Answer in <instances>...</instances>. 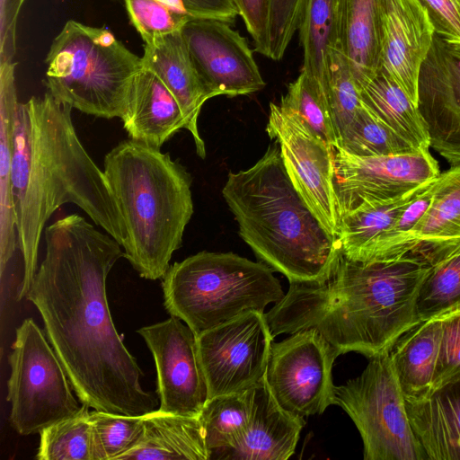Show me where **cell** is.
Returning <instances> with one entry per match:
<instances>
[{
	"instance_id": "44",
	"label": "cell",
	"mask_w": 460,
	"mask_h": 460,
	"mask_svg": "<svg viewBox=\"0 0 460 460\" xmlns=\"http://www.w3.org/2000/svg\"><path fill=\"white\" fill-rule=\"evenodd\" d=\"M24 0H0V63L13 62L17 17Z\"/></svg>"
},
{
	"instance_id": "8",
	"label": "cell",
	"mask_w": 460,
	"mask_h": 460,
	"mask_svg": "<svg viewBox=\"0 0 460 460\" xmlns=\"http://www.w3.org/2000/svg\"><path fill=\"white\" fill-rule=\"evenodd\" d=\"M335 404L357 427L365 460H426L410 424L389 353L369 358L362 373L335 386Z\"/></svg>"
},
{
	"instance_id": "3",
	"label": "cell",
	"mask_w": 460,
	"mask_h": 460,
	"mask_svg": "<svg viewBox=\"0 0 460 460\" xmlns=\"http://www.w3.org/2000/svg\"><path fill=\"white\" fill-rule=\"evenodd\" d=\"M30 117V153L23 176L13 189L18 248L23 274L17 299L26 296L38 266L46 222L62 205L72 203L121 246L124 223L104 172L90 157L75 129L72 107L49 93L25 102Z\"/></svg>"
},
{
	"instance_id": "16",
	"label": "cell",
	"mask_w": 460,
	"mask_h": 460,
	"mask_svg": "<svg viewBox=\"0 0 460 460\" xmlns=\"http://www.w3.org/2000/svg\"><path fill=\"white\" fill-rule=\"evenodd\" d=\"M418 108L430 147L451 165L460 164V56L436 34L420 71Z\"/></svg>"
},
{
	"instance_id": "13",
	"label": "cell",
	"mask_w": 460,
	"mask_h": 460,
	"mask_svg": "<svg viewBox=\"0 0 460 460\" xmlns=\"http://www.w3.org/2000/svg\"><path fill=\"white\" fill-rule=\"evenodd\" d=\"M332 184L339 217L364 202L398 198L440 174L429 149L358 156L332 146Z\"/></svg>"
},
{
	"instance_id": "33",
	"label": "cell",
	"mask_w": 460,
	"mask_h": 460,
	"mask_svg": "<svg viewBox=\"0 0 460 460\" xmlns=\"http://www.w3.org/2000/svg\"><path fill=\"white\" fill-rule=\"evenodd\" d=\"M437 178L401 210L373 244L364 261L396 260L412 254L415 248L412 232L433 199Z\"/></svg>"
},
{
	"instance_id": "19",
	"label": "cell",
	"mask_w": 460,
	"mask_h": 460,
	"mask_svg": "<svg viewBox=\"0 0 460 460\" xmlns=\"http://www.w3.org/2000/svg\"><path fill=\"white\" fill-rule=\"evenodd\" d=\"M142 58L144 66L153 70L178 101L196 152L205 158V143L198 129V119L203 104L213 97L193 64L181 31L145 42Z\"/></svg>"
},
{
	"instance_id": "40",
	"label": "cell",
	"mask_w": 460,
	"mask_h": 460,
	"mask_svg": "<svg viewBox=\"0 0 460 460\" xmlns=\"http://www.w3.org/2000/svg\"><path fill=\"white\" fill-rule=\"evenodd\" d=\"M305 0H271L269 58L279 61L299 26Z\"/></svg>"
},
{
	"instance_id": "39",
	"label": "cell",
	"mask_w": 460,
	"mask_h": 460,
	"mask_svg": "<svg viewBox=\"0 0 460 460\" xmlns=\"http://www.w3.org/2000/svg\"><path fill=\"white\" fill-rule=\"evenodd\" d=\"M460 382V309L442 314V336L433 378V392Z\"/></svg>"
},
{
	"instance_id": "42",
	"label": "cell",
	"mask_w": 460,
	"mask_h": 460,
	"mask_svg": "<svg viewBox=\"0 0 460 460\" xmlns=\"http://www.w3.org/2000/svg\"><path fill=\"white\" fill-rule=\"evenodd\" d=\"M252 38L255 51L269 58L271 0H232Z\"/></svg>"
},
{
	"instance_id": "25",
	"label": "cell",
	"mask_w": 460,
	"mask_h": 460,
	"mask_svg": "<svg viewBox=\"0 0 460 460\" xmlns=\"http://www.w3.org/2000/svg\"><path fill=\"white\" fill-rule=\"evenodd\" d=\"M15 63L0 64V272L18 247L12 187V160L16 111Z\"/></svg>"
},
{
	"instance_id": "2",
	"label": "cell",
	"mask_w": 460,
	"mask_h": 460,
	"mask_svg": "<svg viewBox=\"0 0 460 460\" xmlns=\"http://www.w3.org/2000/svg\"><path fill=\"white\" fill-rule=\"evenodd\" d=\"M431 266L409 254L396 260L356 261L341 253L331 277L318 285H289L265 314L273 338L315 329L340 355L371 358L389 353L420 322L417 299Z\"/></svg>"
},
{
	"instance_id": "22",
	"label": "cell",
	"mask_w": 460,
	"mask_h": 460,
	"mask_svg": "<svg viewBox=\"0 0 460 460\" xmlns=\"http://www.w3.org/2000/svg\"><path fill=\"white\" fill-rule=\"evenodd\" d=\"M412 237V255L431 267L460 252V164L438 176L433 199Z\"/></svg>"
},
{
	"instance_id": "6",
	"label": "cell",
	"mask_w": 460,
	"mask_h": 460,
	"mask_svg": "<svg viewBox=\"0 0 460 460\" xmlns=\"http://www.w3.org/2000/svg\"><path fill=\"white\" fill-rule=\"evenodd\" d=\"M43 81L58 102L102 119H121L143 58L107 28L74 20L52 41Z\"/></svg>"
},
{
	"instance_id": "9",
	"label": "cell",
	"mask_w": 460,
	"mask_h": 460,
	"mask_svg": "<svg viewBox=\"0 0 460 460\" xmlns=\"http://www.w3.org/2000/svg\"><path fill=\"white\" fill-rule=\"evenodd\" d=\"M8 362L10 420L20 435L40 434L80 411L83 403L74 396L62 363L32 318L16 329Z\"/></svg>"
},
{
	"instance_id": "24",
	"label": "cell",
	"mask_w": 460,
	"mask_h": 460,
	"mask_svg": "<svg viewBox=\"0 0 460 460\" xmlns=\"http://www.w3.org/2000/svg\"><path fill=\"white\" fill-rule=\"evenodd\" d=\"M144 433L119 460H209L199 417L176 415L158 409L144 416Z\"/></svg>"
},
{
	"instance_id": "27",
	"label": "cell",
	"mask_w": 460,
	"mask_h": 460,
	"mask_svg": "<svg viewBox=\"0 0 460 460\" xmlns=\"http://www.w3.org/2000/svg\"><path fill=\"white\" fill-rule=\"evenodd\" d=\"M362 105L415 149H429L428 127L419 108L393 77L380 71L359 89Z\"/></svg>"
},
{
	"instance_id": "38",
	"label": "cell",
	"mask_w": 460,
	"mask_h": 460,
	"mask_svg": "<svg viewBox=\"0 0 460 460\" xmlns=\"http://www.w3.org/2000/svg\"><path fill=\"white\" fill-rule=\"evenodd\" d=\"M131 23L144 43L181 31L192 19L163 0H125Z\"/></svg>"
},
{
	"instance_id": "28",
	"label": "cell",
	"mask_w": 460,
	"mask_h": 460,
	"mask_svg": "<svg viewBox=\"0 0 460 460\" xmlns=\"http://www.w3.org/2000/svg\"><path fill=\"white\" fill-rule=\"evenodd\" d=\"M430 181L398 198L364 202L341 216L337 237L341 254L350 261H364L373 244L401 210Z\"/></svg>"
},
{
	"instance_id": "23",
	"label": "cell",
	"mask_w": 460,
	"mask_h": 460,
	"mask_svg": "<svg viewBox=\"0 0 460 460\" xmlns=\"http://www.w3.org/2000/svg\"><path fill=\"white\" fill-rule=\"evenodd\" d=\"M412 430L428 459L460 460V382L406 399Z\"/></svg>"
},
{
	"instance_id": "32",
	"label": "cell",
	"mask_w": 460,
	"mask_h": 460,
	"mask_svg": "<svg viewBox=\"0 0 460 460\" xmlns=\"http://www.w3.org/2000/svg\"><path fill=\"white\" fill-rule=\"evenodd\" d=\"M337 146L358 156L394 155L417 151L363 105L347 127Z\"/></svg>"
},
{
	"instance_id": "30",
	"label": "cell",
	"mask_w": 460,
	"mask_h": 460,
	"mask_svg": "<svg viewBox=\"0 0 460 460\" xmlns=\"http://www.w3.org/2000/svg\"><path fill=\"white\" fill-rule=\"evenodd\" d=\"M254 387L208 400L199 419L204 428L209 460L247 429L253 411Z\"/></svg>"
},
{
	"instance_id": "26",
	"label": "cell",
	"mask_w": 460,
	"mask_h": 460,
	"mask_svg": "<svg viewBox=\"0 0 460 460\" xmlns=\"http://www.w3.org/2000/svg\"><path fill=\"white\" fill-rule=\"evenodd\" d=\"M442 336V315L420 321L404 332L389 354L406 399L433 392V378Z\"/></svg>"
},
{
	"instance_id": "36",
	"label": "cell",
	"mask_w": 460,
	"mask_h": 460,
	"mask_svg": "<svg viewBox=\"0 0 460 460\" xmlns=\"http://www.w3.org/2000/svg\"><path fill=\"white\" fill-rule=\"evenodd\" d=\"M144 416L90 411L100 460H119L135 447L144 433Z\"/></svg>"
},
{
	"instance_id": "35",
	"label": "cell",
	"mask_w": 460,
	"mask_h": 460,
	"mask_svg": "<svg viewBox=\"0 0 460 460\" xmlns=\"http://www.w3.org/2000/svg\"><path fill=\"white\" fill-rule=\"evenodd\" d=\"M327 94L338 144L341 135L361 109L362 103L349 62L337 49L331 51L328 58Z\"/></svg>"
},
{
	"instance_id": "1",
	"label": "cell",
	"mask_w": 460,
	"mask_h": 460,
	"mask_svg": "<svg viewBox=\"0 0 460 460\" xmlns=\"http://www.w3.org/2000/svg\"><path fill=\"white\" fill-rule=\"evenodd\" d=\"M44 234L45 257L25 297L38 309L80 402L132 416L155 411L158 398L141 386L143 372L109 308L106 280L124 257L122 246L76 214Z\"/></svg>"
},
{
	"instance_id": "34",
	"label": "cell",
	"mask_w": 460,
	"mask_h": 460,
	"mask_svg": "<svg viewBox=\"0 0 460 460\" xmlns=\"http://www.w3.org/2000/svg\"><path fill=\"white\" fill-rule=\"evenodd\" d=\"M460 309V252L431 267L418 299L420 321Z\"/></svg>"
},
{
	"instance_id": "14",
	"label": "cell",
	"mask_w": 460,
	"mask_h": 460,
	"mask_svg": "<svg viewBox=\"0 0 460 460\" xmlns=\"http://www.w3.org/2000/svg\"><path fill=\"white\" fill-rule=\"evenodd\" d=\"M156 369L158 410L199 417L208 400L194 332L175 316L137 330Z\"/></svg>"
},
{
	"instance_id": "29",
	"label": "cell",
	"mask_w": 460,
	"mask_h": 460,
	"mask_svg": "<svg viewBox=\"0 0 460 460\" xmlns=\"http://www.w3.org/2000/svg\"><path fill=\"white\" fill-rule=\"evenodd\" d=\"M337 1L305 0L298 31L303 48L301 74L327 91V63L337 47Z\"/></svg>"
},
{
	"instance_id": "12",
	"label": "cell",
	"mask_w": 460,
	"mask_h": 460,
	"mask_svg": "<svg viewBox=\"0 0 460 460\" xmlns=\"http://www.w3.org/2000/svg\"><path fill=\"white\" fill-rule=\"evenodd\" d=\"M266 132L279 144L296 190L325 230L337 237L340 217L332 184V146L320 138L297 112L280 103H270Z\"/></svg>"
},
{
	"instance_id": "37",
	"label": "cell",
	"mask_w": 460,
	"mask_h": 460,
	"mask_svg": "<svg viewBox=\"0 0 460 460\" xmlns=\"http://www.w3.org/2000/svg\"><path fill=\"white\" fill-rule=\"evenodd\" d=\"M292 109L306 125L325 143L337 145V138L332 120L327 92L309 83L300 73L289 84L288 92L279 102Z\"/></svg>"
},
{
	"instance_id": "7",
	"label": "cell",
	"mask_w": 460,
	"mask_h": 460,
	"mask_svg": "<svg viewBox=\"0 0 460 460\" xmlns=\"http://www.w3.org/2000/svg\"><path fill=\"white\" fill-rule=\"evenodd\" d=\"M162 279L167 313L196 335L285 296L272 269L233 252H199L170 265Z\"/></svg>"
},
{
	"instance_id": "4",
	"label": "cell",
	"mask_w": 460,
	"mask_h": 460,
	"mask_svg": "<svg viewBox=\"0 0 460 460\" xmlns=\"http://www.w3.org/2000/svg\"><path fill=\"white\" fill-rule=\"evenodd\" d=\"M222 195L254 254L289 284L326 281L341 256L329 234L290 180L275 141L247 170L229 172Z\"/></svg>"
},
{
	"instance_id": "18",
	"label": "cell",
	"mask_w": 460,
	"mask_h": 460,
	"mask_svg": "<svg viewBox=\"0 0 460 460\" xmlns=\"http://www.w3.org/2000/svg\"><path fill=\"white\" fill-rule=\"evenodd\" d=\"M305 420L283 410L263 378L254 387V405L245 431L217 453L215 460H287L295 452Z\"/></svg>"
},
{
	"instance_id": "11",
	"label": "cell",
	"mask_w": 460,
	"mask_h": 460,
	"mask_svg": "<svg viewBox=\"0 0 460 460\" xmlns=\"http://www.w3.org/2000/svg\"><path fill=\"white\" fill-rule=\"evenodd\" d=\"M196 337L208 399L247 391L264 378L274 339L264 312L246 311Z\"/></svg>"
},
{
	"instance_id": "10",
	"label": "cell",
	"mask_w": 460,
	"mask_h": 460,
	"mask_svg": "<svg viewBox=\"0 0 460 460\" xmlns=\"http://www.w3.org/2000/svg\"><path fill=\"white\" fill-rule=\"evenodd\" d=\"M338 356L315 329L273 341L264 379L278 404L303 418L322 414L335 404L332 369Z\"/></svg>"
},
{
	"instance_id": "31",
	"label": "cell",
	"mask_w": 460,
	"mask_h": 460,
	"mask_svg": "<svg viewBox=\"0 0 460 460\" xmlns=\"http://www.w3.org/2000/svg\"><path fill=\"white\" fill-rule=\"evenodd\" d=\"M89 407L40 433L39 460H100Z\"/></svg>"
},
{
	"instance_id": "41",
	"label": "cell",
	"mask_w": 460,
	"mask_h": 460,
	"mask_svg": "<svg viewBox=\"0 0 460 460\" xmlns=\"http://www.w3.org/2000/svg\"><path fill=\"white\" fill-rule=\"evenodd\" d=\"M427 10L436 36L460 56V0H418Z\"/></svg>"
},
{
	"instance_id": "5",
	"label": "cell",
	"mask_w": 460,
	"mask_h": 460,
	"mask_svg": "<svg viewBox=\"0 0 460 460\" xmlns=\"http://www.w3.org/2000/svg\"><path fill=\"white\" fill-rule=\"evenodd\" d=\"M127 233L124 257L141 278L163 279L194 211L191 177L168 153L132 139L104 157Z\"/></svg>"
},
{
	"instance_id": "20",
	"label": "cell",
	"mask_w": 460,
	"mask_h": 460,
	"mask_svg": "<svg viewBox=\"0 0 460 460\" xmlns=\"http://www.w3.org/2000/svg\"><path fill=\"white\" fill-rule=\"evenodd\" d=\"M123 128L135 141L161 148L176 132L187 128L181 108L164 83L144 66L137 75L123 117Z\"/></svg>"
},
{
	"instance_id": "17",
	"label": "cell",
	"mask_w": 460,
	"mask_h": 460,
	"mask_svg": "<svg viewBox=\"0 0 460 460\" xmlns=\"http://www.w3.org/2000/svg\"><path fill=\"white\" fill-rule=\"evenodd\" d=\"M381 69L418 106L420 71L433 43L434 26L418 0H381Z\"/></svg>"
},
{
	"instance_id": "21",
	"label": "cell",
	"mask_w": 460,
	"mask_h": 460,
	"mask_svg": "<svg viewBox=\"0 0 460 460\" xmlns=\"http://www.w3.org/2000/svg\"><path fill=\"white\" fill-rule=\"evenodd\" d=\"M337 49L359 89L381 69V0L337 1Z\"/></svg>"
},
{
	"instance_id": "43",
	"label": "cell",
	"mask_w": 460,
	"mask_h": 460,
	"mask_svg": "<svg viewBox=\"0 0 460 460\" xmlns=\"http://www.w3.org/2000/svg\"><path fill=\"white\" fill-rule=\"evenodd\" d=\"M191 18L217 19L233 24L238 15L232 0H163Z\"/></svg>"
},
{
	"instance_id": "15",
	"label": "cell",
	"mask_w": 460,
	"mask_h": 460,
	"mask_svg": "<svg viewBox=\"0 0 460 460\" xmlns=\"http://www.w3.org/2000/svg\"><path fill=\"white\" fill-rule=\"evenodd\" d=\"M181 33L193 64L212 97L250 94L265 86L247 40L230 23L192 18Z\"/></svg>"
}]
</instances>
